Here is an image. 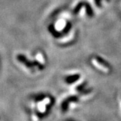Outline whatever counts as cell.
I'll return each mask as SVG.
<instances>
[{"label":"cell","mask_w":121,"mask_h":121,"mask_svg":"<svg viewBox=\"0 0 121 121\" xmlns=\"http://www.w3.org/2000/svg\"><path fill=\"white\" fill-rule=\"evenodd\" d=\"M93 63L94 64V65L98 67V68H99L100 70H102V71H104V72H107L108 70V69L106 68V67H105L104 66H102V65H101V64H99L97 61H95V60H93Z\"/></svg>","instance_id":"cell-1"},{"label":"cell","mask_w":121,"mask_h":121,"mask_svg":"<svg viewBox=\"0 0 121 121\" xmlns=\"http://www.w3.org/2000/svg\"><path fill=\"white\" fill-rule=\"evenodd\" d=\"M43 103L44 104H45V105H47V104H49L50 103V99L48 98H45V99H44L43 101Z\"/></svg>","instance_id":"cell-3"},{"label":"cell","mask_w":121,"mask_h":121,"mask_svg":"<svg viewBox=\"0 0 121 121\" xmlns=\"http://www.w3.org/2000/svg\"><path fill=\"white\" fill-rule=\"evenodd\" d=\"M79 75H73V76H71V77H69L68 78V79H67V82L69 83H71L74 82V81H75V80H77L78 78H79Z\"/></svg>","instance_id":"cell-2"}]
</instances>
